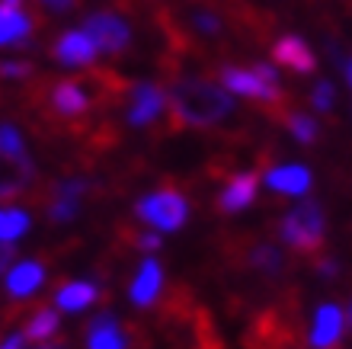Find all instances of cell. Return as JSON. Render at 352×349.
<instances>
[{
	"label": "cell",
	"mask_w": 352,
	"mask_h": 349,
	"mask_svg": "<svg viewBox=\"0 0 352 349\" xmlns=\"http://www.w3.org/2000/svg\"><path fill=\"white\" fill-rule=\"evenodd\" d=\"M0 349H23V337H10V340L3 343Z\"/></svg>",
	"instance_id": "cell-31"
},
{
	"label": "cell",
	"mask_w": 352,
	"mask_h": 349,
	"mask_svg": "<svg viewBox=\"0 0 352 349\" xmlns=\"http://www.w3.org/2000/svg\"><path fill=\"white\" fill-rule=\"evenodd\" d=\"M164 106H167V96H164V90H160L157 83H151V81L131 83L125 119H129V125H135V129H144V125H151V122L164 112Z\"/></svg>",
	"instance_id": "cell-5"
},
{
	"label": "cell",
	"mask_w": 352,
	"mask_h": 349,
	"mask_svg": "<svg viewBox=\"0 0 352 349\" xmlns=\"http://www.w3.org/2000/svg\"><path fill=\"white\" fill-rule=\"evenodd\" d=\"M346 330V317L336 304H320L314 314V330H311V346L314 349H336L340 337Z\"/></svg>",
	"instance_id": "cell-11"
},
{
	"label": "cell",
	"mask_w": 352,
	"mask_h": 349,
	"mask_svg": "<svg viewBox=\"0 0 352 349\" xmlns=\"http://www.w3.org/2000/svg\"><path fill=\"white\" fill-rule=\"evenodd\" d=\"M250 266L263 269V273H269V276H276V273H282V253H278V247H269V244H260V247L250 250Z\"/></svg>",
	"instance_id": "cell-22"
},
{
	"label": "cell",
	"mask_w": 352,
	"mask_h": 349,
	"mask_svg": "<svg viewBox=\"0 0 352 349\" xmlns=\"http://www.w3.org/2000/svg\"><path fill=\"white\" fill-rule=\"evenodd\" d=\"M29 74H32V65H23V61H3V65H0V77L19 81V77H29Z\"/></svg>",
	"instance_id": "cell-27"
},
{
	"label": "cell",
	"mask_w": 352,
	"mask_h": 349,
	"mask_svg": "<svg viewBox=\"0 0 352 349\" xmlns=\"http://www.w3.org/2000/svg\"><path fill=\"white\" fill-rule=\"evenodd\" d=\"M282 122H285V129L295 135L301 145H314L317 138H320V125H317L311 116H305V112H295L288 109L285 116H282Z\"/></svg>",
	"instance_id": "cell-21"
},
{
	"label": "cell",
	"mask_w": 352,
	"mask_h": 349,
	"mask_svg": "<svg viewBox=\"0 0 352 349\" xmlns=\"http://www.w3.org/2000/svg\"><path fill=\"white\" fill-rule=\"evenodd\" d=\"M343 71H346V81H349V87H352V55L343 58Z\"/></svg>",
	"instance_id": "cell-32"
},
{
	"label": "cell",
	"mask_w": 352,
	"mask_h": 349,
	"mask_svg": "<svg viewBox=\"0 0 352 349\" xmlns=\"http://www.w3.org/2000/svg\"><path fill=\"white\" fill-rule=\"evenodd\" d=\"M96 295H100V288L93 282H67L58 288L55 304L61 311H84L87 304L96 302Z\"/></svg>",
	"instance_id": "cell-19"
},
{
	"label": "cell",
	"mask_w": 352,
	"mask_h": 349,
	"mask_svg": "<svg viewBox=\"0 0 352 349\" xmlns=\"http://www.w3.org/2000/svg\"><path fill=\"white\" fill-rule=\"evenodd\" d=\"M58 311L55 308H38L32 317L26 321V327H23V340H32V343H45L52 333L58 330Z\"/></svg>",
	"instance_id": "cell-20"
},
{
	"label": "cell",
	"mask_w": 352,
	"mask_h": 349,
	"mask_svg": "<svg viewBox=\"0 0 352 349\" xmlns=\"http://www.w3.org/2000/svg\"><path fill=\"white\" fill-rule=\"evenodd\" d=\"M48 103H52L55 116H61V119H80L90 109V93L84 90L80 81H58L52 87V93H48Z\"/></svg>",
	"instance_id": "cell-9"
},
{
	"label": "cell",
	"mask_w": 352,
	"mask_h": 349,
	"mask_svg": "<svg viewBox=\"0 0 352 349\" xmlns=\"http://www.w3.org/2000/svg\"><path fill=\"white\" fill-rule=\"evenodd\" d=\"M90 183L80 180V176H71V180H61V183L52 186V199H48V218L65 224V221H74V215L80 211V199L87 195Z\"/></svg>",
	"instance_id": "cell-7"
},
{
	"label": "cell",
	"mask_w": 352,
	"mask_h": 349,
	"mask_svg": "<svg viewBox=\"0 0 352 349\" xmlns=\"http://www.w3.org/2000/svg\"><path fill=\"white\" fill-rule=\"evenodd\" d=\"M96 52H100V48L93 45V39L87 36L84 29H71V32H65V36H58V42H55V58L67 67L93 65Z\"/></svg>",
	"instance_id": "cell-10"
},
{
	"label": "cell",
	"mask_w": 352,
	"mask_h": 349,
	"mask_svg": "<svg viewBox=\"0 0 352 349\" xmlns=\"http://www.w3.org/2000/svg\"><path fill=\"white\" fill-rule=\"evenodd\" d=\"M349 321H352V308H349Z\"/></svg>",
	"instance_id": "cell-36"
},
{
	"label": "cell",
	"mask_w": 352,
	"mask_h": 349,
	"mask_svg": "<svg viewBox=\"0 0 352 349\" xmlns=\"http://www.w3.org/2000/svg\"><path fill=\"white\" fill-rule=\"evenodd\" d=\"M221 83L228 93L237 96H250L256 103H278L282 100V87H278V74L269 65H253V67H221Z\"/></svg>",
	"instance_id": "cell-3"
},
{
	"label": "cell",
	"mask_w": 352,
	"mask_h": 349,
	"mask_svg": "<svg viewBox=\"0 0 352 349\" xmlns=\"http://www.w3.org/2000/svg\"><path fill=\"white\" fill-rule=\"evenodd\" d=\"M32 180V164L0 151V199H16Z\"/></svg>",
	"instance_id": "cell-14"
},
{
	"label": "cell",
	"mask_w": 352,
	"mask_h": 349,
	"mask_svg": "<svg viewBox=\"0 0 352 349\" xmlns=\"http://www.w3.org/2000/svg\"><path fill=\"white\" fill-rule=\"evenodd\" d=\"M48 10H55V13H67V10H74L77 0H42Z\"/></svg>",
	"instance_id": "cell-30"
},
{
	"label": "cell",
	"mask_w": 352,
	"mask_h": 349,
	"mask_svg": "<svg viewBox=\"0 0 352 349\" xmlns=\"http://www.w3.org/2000/svg\"><path fill=\"white\" fill-rule=\"evenodd\" d=\"M278 231H282V240L298 253H320L327 244V218L320 202H314V199L298 202L282 218Z\"/></svg>",
	"instance_id": "cell-2"
},
{
	"label": "cell",
	"mask_w": 352,
	"mask_h": 349,
	"mask_svg": "<svg viewBox=\"0 0 352 349\" xmlns=\"http://www.w3.org/2000/svg\"><path fill=\"white\" fill-rule=\"evenodd\" d=\"M13 260H16V247H13V240H0V273H7L13 266Z\"/></svg>",
	"instance_id": "cell-29"
},
{
	"label": "cell",
	"mask_w": 352,
	"mask_h": 349,
	"mask_svg": "<svg viewBox=\"0 0 352 349\" xmlns=\"http://www.w3.org/2000/svg\"><path fill=\"white\" fill-rule=\"evenodd\" d=\"M333 96H336L333 83H330V81H317L314 90H311V106H314V109H320V112H327L330 106H333Z\"/></svg>",
	"instance_id": "cell-25"
},
{
	"label": "cell",
	"mask_w": 352,
	"mask_h": 349,
	"mask_svg": "<svg viewBox=\"0 0 352 349\" xmlns=\"http://www.w3.org/2000/svg\"><path fill=\"white\" fill-rule=\"evenodd\" d=\"M0 228H3V211H0Z\"/></svg>",
	"instance_id": "cell-35"
},
{
	"label": "cell",
	"mask_w": 352,
	"mask_h": 349,
	"mask_svg": "<svg viewBox=\"0 0 352 349\" xmlns=\"http://www.w3.org/2000/svg\"><path fill=\"white\" fill-rule=\"evenodd\" d=\"M167 106H170L173 125H192V129L218 125L234 109L231 93L221 90L218 83L195 81V77H183V81H176L170 87Z\"/></svg>",
	"instance_id": "cell-1"
},
{
	"label": "cell",
	"mask_w": 352,
	"mask_h": 349,
	"mask_svg": "<svg viewBox=\"0 0 352 349\" xmlns=\"http://www.w3.org/2000/svg\"><path fill=\"white\" fill-rule=\"evenodd\" d=\"M272 58L278 67H285L292 74H314L317 71V58L307 48V42L301 36H282L272 45Z\"/></svg>",
	"instance_id": "cell-8"
},
{
	"label": "cell",
	"mask_w": 352,
	"mask_h": 349,
	"mask_svg": "<svg viewBox=\"0 0 352 349\" xmlns=\"http://www.w3.org/2000/svg\"><path fill=\"white\" fill-rule=\"evenodd\" d=\"M131 244L144 250V253H151V250H160V234L157 231H141V234H131Z\"/></svg>",
	"instance_id": "cell-26"
},
{
	"label": "cell",
	"mask_w": 352,
	"mask_h": 349,
	"mask_svg": "<svg viewBox=\"0 0 352 349\" xmlns=\"http://www.w3.org/2000/svg\"><path fill=\"white\" fill-rule=\"evenodd\" d=\"M29 231V215L19 209L3 211V228H0V240H16L19 234Z\"/></svg>",
	"instance_id": "cell-24"
},
{
	"label": "cell",
	"mask_w": 352,
	"mask_h": 349,
	"mask_svg": "<svg viewBox=\"0 0 352 349\" xmlns=\"http://www.w3.org/2000/svg\"><path fill=\"white\" fill-rule=\"evenodd\" d=\"M0 151L10 157H16V160L32 164V160H29V151H26V141H23V135H19L13 125H0Z\"/></svg>",
	"instance_id": "cell-23"
},
{
	"label": "cell",
	"mask_w": 352,
	"mask_h": 349,
	"mask_svg": "<svg viewBox=\"0 0 352 349\" xmlns=\"http://www.w3.org/2000/svg\"><path fill=\"white\" fill-rule=\"evenodd\" d=\"M87 349H125V337H122L116 314H100L93 317L87 327Z\"/></svg>",
	"instance_id": "cell-15"
},
{
	"label": "cell",
	"mask_w": 352,
	"mask_h": 349,
	"mask_svg": "<svg viewBox=\"0 0 352 349\" xmlns=\"http://www.w3.org/2000/svg\"><path fill=\"white\" fill-rule=\"evenodd\" d=\"M266 183L276 189V193H285V195H305L311 189V170L307 167H298V164H288V167H276L269 170Z\"/></svg>",
	"instance_id": "cell-16"
},
{
	"label": "cell",
	"mask_w": 352,
	"mask_h": 349,
	"mask_svg": "<svg viewBox=\"0 0 352 349\" xmlns=\"http://www.w3.org/2000/svg\"><path fill=\"white\" fill-rule=\"evenodd\" d=\"M42 282H45V269H42V263H36V260H23L19 266L10 269L7 292L13 295V298H26V295H32Z\"/></svg>",
	"instance_id": "cell-17"
},
{
	"label": "cell",
	"mask_w": 352,
	"mask_h": 349,
	"mask_svg": "<svg viewBox=\"0 0 352 349\" xmlns=\"http://www.w3.org/2000/svg\"><path fill=\"white\" fill-rule=\"evenodd\" d=\"M0 3H7V7H16V3H23V0H0Z\"/></svg>",
	"instance_id": "cell-34"
},
{
	"label": "cell",
	"mask_w": 352,
	"mask_h": 349,
	"mask_svg": "<svg viewBox=\"0 0 352 349\" xmlns=\"http://www.w3.org/2000/svg\"><path fill=\"white\" fill-rule=\"evenodd\" d=\"M256 189H260V176L256 173H237L231 183L221 189V195H218V211H224V215L243 211L247 205L256 202Z\"/></svg>",
	"instance_id": "cell-12"
},
{
	"label": "cell",
	"mask_w": 352,
	"mask_h": 349,
	"mask_svg": "<svg viewBox=\"0 0 352 349\" xmlns=\"http://www.w3.org/2000/svg\"><path fill=\"white\" fill-rule=\"evenodd\" d=\"M36 349H67L61 340H55V343H42V346H36Z\"/></svg>",
	"instance_id": "cell-33"
},
{
	"label": "cell",
	"mask_w": 352,
	"mask_h": 349,
	"mask_svg": "<svg viewBox=\"0 0 352 349\" xmlns=\"http://www.w3.org/2000/svg\"><path fill=\"white\" fill-rule=\"evenodd\" d=\"M195 26L202 29L205 36H218V32H221V23H218V17H212V13H199V17H195Z\"/></svg>",
	"instance_id": "cell-28"
},
{
	"label": "cell",
	"mask_w": 352,
	"mask_h": 349,
	"mask_svg": "<svg viewBox=\"0 0 352 349\" xmlns=\"http://www.w3.org/2000/svg\"><path fill=\"white\" fill-rule=\"evenodd\" d=\"M135 215L157 231H179L189 221V202L176 189L164 186L157 193L141 195L138 202H135Z\"/></svg>",
	"instance_id": "cell-4"
},
{
	"label": "cell",
	"mask_w": 352,
	"mask_h": 349,
	"mask_svg": "<svg viewBox=\"0 0 352 349\" xmlns=\"http://www.w3.org/2000/svg\"><path fill=\"white\" fill-rule=\"evenodd\" d=\"M29 32H32V19L19 13L16 7L0 3V45H26Z\"/></svg>",
	"instance_id": "cell-18"
},
{
	"label": "cell",
	"mask_w": 352,
	"mask_h": 349,
	"mask_svg": "<svg viewBox=\"0 0 352 349\" xmlns=\"http://www.w3.org/2000/svg\"><path fill=\"white\" fill-rule=\"evenodd\" d=\"M160 288H164V269H160V263L154 257H148L144 263H141V269H138V276H135V282H131L129 295L138 308H151V304L157 302Z\"/></svg>",
	"instance_id": "cell-13"
},
{
	"label": "cell",
	"mask_w": 352,
	"mask_h": 349,
	"mask_svg": "<svg viewBox=\"0 0 352 349\" xmlns=\"http://www.w3.org/2000/svg\"><path fill=\"white\" fill-rule=\"evenodd\" d=\"M84 32L93 39V45L100 48V52H109V55L125 52V45H129V39H131L129 23L112 17V13H93V17H87Z\"/></svg>",
	"instance_id": "cell-6"
}]
</instances>
